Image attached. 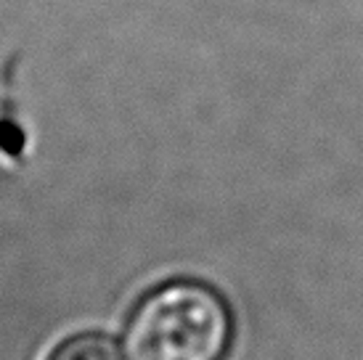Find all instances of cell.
Returning a JSON list of instances; mask_svg holds the SVG:
<instances>
[{"label": "cell", "instance_id": "obj_2", "mask_svg": "<svg viewBox=\"0 0 363 360\" xmlns=\"http://www.w3.org/2000/svg\"><path fill=\"white\" fill-rule=\"evenodd\" d=\"M40 360H130L111 334L99 329L72 331L56 339Z\"/></svg>", "mask_w": 363, "mask_h": 360}, {"label": "cell", "instance_id": "obj_1", "mask_svg": "<svg viewBox=\"0 0 363 360\" xmlns=\"http://www.w3.org/2000/svg\"><path fill=\"white\" fill-rule=\"evenodd\" d=\"M236 320L220 291L199 279H167L146 289L125 320L130 360H225Z\"/></svg>", "mask_w": 363, "mask_h": 360}]
</instances>
